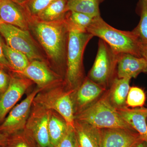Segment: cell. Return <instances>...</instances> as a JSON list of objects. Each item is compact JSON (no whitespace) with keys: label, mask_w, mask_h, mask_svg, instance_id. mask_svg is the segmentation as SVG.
Here are the masks:
<instances>
[{"label":"cell","mask_w":147,"mask_h":147,"mask_svg":"<svg viewBox=\"0 0 147 147\" xmlns=\"http://www.w3.org/2000/svg\"><path fill=\"white\" fill-rule=\"evenodd\" d=\"M42 90L37 86L18 105L13 107L2 123L0 132L8 136L24 130L30 115L35 97Z\"/></svg>","instance_id":"9"},{"label":"cell","mask_w":147,"mask_h":147,"mask_svg":"<svg viewBox=\"0 0 147 147\" xmlns=\"http://www.w3.org/2000/svg\"><path fill=\"white\" fill-rule=\"evenodd\" d=\"M4 147H35L23 130L7 136V142Z\"/></svg>","instance_id":"27"},{"label":"cell","mask_w":147,"mask_h":147,"mask_svg":"<svg viewBox=\"0 0 147 147\" xmlns=\"http://www.w3.org/2000/svg\"><path fill=\"white\" fill-rule=\"evenodd\" d=\"M57 147H79L73 127L69 126L66 134Z\"/></svg>","instance_id":"28"},{"label":"cell","mask_w":147,"mask_h":147,"mask_svg":"<svg viewBox=\"0 0 147 147\" xmlns=\"http://www.w3.org/2000/svg\"><path fill=\"white\" fill-rule=\"evenodd\" d=\"M7 137L0 132V146H4L7 142Z\"/></svg>","instance_id":"32"},{"label":"cell","mask_w":147,"mask_h":147,"mask_svg":"<svg viewBox=\"0 0 147 147\" xmlns=\"http://www.w3.org/2000/svg\"><path fill=\"white\" fill-rule=\"evenodd\" d=\"M68 126L65 119L56 111L50 110L48 129L50 142L53 147H57L68 130Z\"/></svg>","instance_id":"19"},{"label":"cell","mask_w":147,"mask_h":147,"mask_svg":"<svg viewBox=\"0 0 147 147\" xmlns=\"http://www.w3.org/2000/svg\"><path fill=\"white\" fill-rule=\"evenodd\" d=\"M75 119L99 129L119 128L135 130L111 105L106 91L94 103L76 114Z\"/></svg>","instance_id":"4"},{"label":"cell","mask_w":147,"mask_h":147,"mask_svg":"<svg viewBox=\"0 0 147 147\" xmlns=\"http://www.w3.org/2000/svg\"><path fill=\"white\" fill-rule=\"evenodd\" d=\"M133 147H147V143L145 141L142 140Z\"/></svg>","instance_id":"33"},{"label":"cell","mask_w":147,"mask_h":147,"mask_svg":"<svg viewBox=\"0 0 147 147\" xmlns=\"http://www.w3.org/2000/svg\"><path fill=\"white\" fill-rule=\"evenodd\" d=\"M67 3V0H55L36 17L32 18L45 22H52L63 19L68 11Z\"/></svg>","instance_id":"21"},{"label":"cell","mask_w":147,"mask_h":147,"mask_svg":"<svg viewBox=\"0 0 147 147\" xmlns=\"http://www.w3.org/2000/svg\"><path fill=\"white\" fill-rule=\"evenodd\" d=\"M23 30H30L28 18L25 11L11 0H0V23Z\"/></svg>","instance_id":"15"},{"label":"cell","mask_w":147,"mask_h":147,"mask_svg":"<svg viewBox=\"0 0 147 147\" xmlns=\"http://www.w3.org/2000/svg\"><path fill=\"white\" fill-rule=\"evenodd\" d=\"M50 110L33 102L24 131L35 147H53L48 129Z\"/></svg>","instance_id":"8"},{"label":"cell","mask_w":147,"mask_h":147,"mask_svg":"<svg viewBox=\"0 0 147 147\" xmlns=\"http://www.w3.org/2000/svg\"><path fill=\"white\" fill-rule=\"evenodd\" d=\"M67 1H68H68H70V0H67Z\"/></svg>","instance_id":"35"},{"label":"cell","mask_w":147,"mask_h":147,"mask_svg":"<svg viewBox=\"0 0 147 147\" xmlns=\"http://www.w3.org/2000/svg\"><path fill=\"white\" fill-rule=\"evenodd\" d=\"M19 75L31 80L42 90L64 82L63 77L52 69L46 62L38 60L30 62Z\"/></svg>","instance_id":"11"},{"label":"cell","mask_w":147,"mask_h":147,"mask_svg":"<svg viewBox=\"0 0 147 147\" xmlns=\"http://www.w3.org/2000/svg\"><path fill=\"white\" fill-rule=\"evenodd\" d=\"M2 67H0V70H1V69H2Z\"/></svg>","instance_id":"34"},{"label":"cell","mask_w":147,"mask_h":147,"mask_svg":"<svg viewBox=\"0 0 147 147\" xmlns=\"http://www.w3.org/2000/svg\"><path fill=\"white\" fill-rule=\"evenodd\" d=\"M65 17L69 25L82 32H87L94 18L86 13L71 11H67Z\"/></svg>","instance_id":"23"},{"label":"cell","mask_w":147,"mask_h":147,"mask_svg":"<svg viewBox=\"0 0 147 147\" xmlns=\"http://www.w3.org/2000/svg\"><path fill=\"white\" fill-rule=\"evenodd\" d=\"M10 80L7 89L0 96V125L23 95L34 83L24 76L9 72Z\"/></svg>","instance_id":"10"},{"label":"cell","mask_w":147,"mask_h":147,"mask_svg":"<svg viewBox=\"0 0 147 147\" xmlns=\"http://www.w3.org/2000/svg\"><path fill=\"white\" fill-rule=\"evenodd\" d=\"M119 54L114 51L104 40L99 39L94 63L87 77L107 89L116 77Z\"/></svg>","instance_id":"6"},{"label":"cell","mask_w":147,"mask_h":147,"mask_svg":"<svg viewBox=\"0 0 147 147\" xmlns=\"http://www.w3.org/2000/svg\"><path fill=\"white\" fill-rule=\"evenodd\" d=\"M74 92L68 90L64 82L39 92L33 102L47 110L56 111L65 119L69 126L74 128L75 120L72 100Z\"/></svg>","instance_id":"5"},{"label":"cell","mask_w":147,"mask_h":147,"mask_svg":"<svg viewBox=\"0 0 147 147\" xmlns=\"http://www.w3.org/2000/svg\"><path fill=\"white\" fill-rule=\"evenodd\" d=\"M104 0H70L68 2V11L86 13L92 17L100 16L99 6Z\"/></svg>","instance_id":"22"},{"label":"cell","mask_w":147,"mask_h":147,"mask_svg":"<svg viewBox=\"0 0 147 147\" xmlns=\"http://www.w3.org/2000/svg\"><path fill=\"white\" fill-rule=\"evenodd\" d=\"M117 110L123 119L147 143V108H129L125 106Z\"/></svg>","instance_id":"16"},{"label":"cell","mask_w":147,"mask_h":147,"mask_svg":"<svg viewBox=\"0 0 147 147\" xmlns=\"http://www.w3.org/2000/svg\"><path fill=\"white\" fill-rule=\"evenodd\" d=\"M131 79L116 77L108 91V99L111 105L116 109L126 106V100Z\"/></svg>","instance_id":"18"},{"label":"cell","mask_w":147,"mask_h":147,"mask_svg":"<svg viewBox=\"0 0 147 147\" xmlns=\"http://www.w3.org/2000/svg\"><path fill=\"white\" fill-rule=\"evenodd\" d=\"M146 121H147V119H146Z\"/></svg>","instance_id":"36"},{"label":"cell","mask_w":147,"mask_h":147,"mask_svg":"<svg viewBox=\"0 0 147 147\" xmlns=\"http://www.w3.org/2000/svg\"><path fill=\"white\" fill-rule=\"evenodd\" d=\"M55 0H31L24 7L23 9L28 20L35 18Z\"/></svg>","instance_id":"26"},{"label":"cell","mask_w":147,"mask_h":147,"mask_svg":"<svg viewBox=\"0 0 147 147\" xmlns=\"http://www.w3.org/2000/svg\"><path fill=\"white\" fill-rule=\"evenodd\" d=\"M142 73H147V62L144 58L127 53L119 54L117 69L118 78L131 79Z\"/></svg>","instance_id":"14"},{"label":"cell","mask_w":147,"mask_h":147,"mask_svg":"<svg viewBox=\"0 0 147 147\" xmlns=\"http://www.w3.org/2000/svg\"><path fill=\"white\" fill-rule=\"evenodd\" d=\"M74 129L79 147H100L99 129L75 119Z\"/></svg>","instance_id":"17"},{"label":"cell","mask_w":147,"mask_h":147,"mask_svg":"<svg viewBox=\"0 0 147 147\" xmlns=\"http://www.w3.org/2000/svg\"><path fill=\"white\" fill-rule=\"evenodd\" d=\"M99 130L100 147H133L143 140L135 130L119 128Z\"/></svg>","instance_id":"12"},{"label":"cell","mask_w":147,"mask_h":147,"mask_svg":"<svg viewBox=\"0 0 147 147\" xmlns=\"http://www.w3.org/2000/svg\"><path fill=\"white\" fill-rule=\"evenodd\" d=\"M0 34L5 40L7 45L24 53L30 62L38 60L47 63L29 30L1 22Z\"/></svg>","instance_id":"7"},{"label":"cell","mask_w":147,"mask_h":147,"mask_svg":"<svg viewBox=\"0 0 147 147\" xmlns=\"http://www.w3.org/2000/svg\"><path fill=\"white\" fill-rule=\"evenodd\" d=\"M139 9L140 21L133 31L142 43L147 44V0H140Z\"/></svg>","instance_id":"24"},{"label":"cell","mask_w":147,"mask_h":147,"mask_svg":"<svg viewBox=\"0 0 147 147\" xmlns=\"http://www.w3.org/2000/svg\"><path fill=\"white\" fill-rule=\"evenodd\" d=\"M106 89L87 77L72 94L75 115L98 100Z\"/></svg>","instance_id":"13"},{"label":"cell","mask_w":147,"mask_h":147,"mask_svg":"<svg viewBox=\"0 0 147 147\" xmlns=\"http://www.w3.org/2000/svg\"><path fill=\"white\" fill-rule=\"evenodd\" d=\"M0 147H4V146H0Z\"/></svg>","instance_id":"37"},{"label":"cell","mask_w":147,"mask_h":147,"mask_svg":"<svg viewBox=\"0 0 147 147\" xmlns=\"http://www.w3.org/2000/svg\"><path fill=\"white\" fill-rule=\"evenodd\" d=\"M0 34V67L7 71L10 72V67L7 60L4 54L3 48V40Z\"/></svg>","instance_id":"30"},{"label":"cell","mask_w":147,"mask_h":147,"mask_svg":"<svg viewBox=\"0 0 147 147\" xmlns=\"http://www.w3.org/2000/svg\"><path fill=\"white\" fill-rule=\"evenodd\" d=\"M141 53L142 57L146 60L147 62V44L142 43L141 46Z\"/></svg>","instance_id":"31"},{"label":"cell","mask_w":147,"mask_h":147,"mask_svg":"<svg viewBox=\"0 0 147 147\" xmlns=\"http://www.w3.org/2000/svg\"><path fill=\"white\" fill-rule=\"evenodd\" d=\"M146 100V95L144 90L138 87H130L126 98L127 107L132 108L144 107Z\"/></svg>","instance_id":"25"},{"label":"cell","mask_w":147,"mask_h":147,"mask_svg":"<svg viewBox=\"0 0 147 147\" xmlns=\"http://www.w3.org/2000/svg\"><path fill=\"white\" fill-rule=\"evenodd\" d=\"M68 25L69 32L64 82L68 90L75 91L86 79L83 56L87 44L94 36Z\"/></svg>","instance_id":"2"},{"label":"cell","mask_w":147,"mask_h":147,"mask_svg":"<svg viewBox=\"0 0 147 147\" xmlns=\"http://www.w3.org/2000/svg\"><path fill=\"white\" fill-rule=\"evenodd\" d=\"M87 32L104 40L119 54L127 53L142 57V43L133 31L118 30L107 24L99 16L94 17Z\"/></svg>","instance_id":"3"},{"label":"cell","mask_w":147,"mask_h":147,"mask_svg":"<svg viewBox=\"0 0 147 147\" xmlns=\"http://www.w3.org/2000/svg\"><path fill=\"white\" fill-rule=\"evenodd\" d=\"M3 51L10 67V73L19 75L24 71L30 63L24 53L12 49L3 42Z\"/></svg>","instance_id":"20"},{"label":"cell","mask_w":147,"mask_h":147,"mask_svg":"<svg viewBox=\"0 0 147 147\" xmlns=\"http://www.w3.org/2000/svg\"><path fill=\"white\" fill-rule=\"evenodd\" d=\"M28 21L30 29L33 32L47 55V63L64 79L69 32L65 16L52 22L35 18L29 19Z\"/></svg>","instance_id":"1"},{"label":"cell","mask_w":147,"mask_h":147,"mask_svg":"<svg viewBox=\"0 0 147 147\" xmlns=\"http://www.w3.org/2000/svg\"><path fill=\"white\" fill-rule=\"evenodd\" d=\"M10 74L4 69L0 70V96L6 90L9 86Z\"/></svg>","instance_id":"29"}]
</instances>
